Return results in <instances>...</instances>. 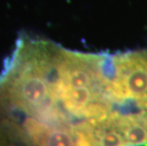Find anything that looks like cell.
<instances>
[{"mask_svg":"<svg viewBox=\"0 0 147 146\" xmlns=\"http://www.w3.org/2000/svg\"><path fill=\"white\" fill-rule=\"evenodd\" d=\"M0 146H33L23 128L10 117L0 120Z\"/></svg>","mask_w":147,"mask_h":146,"instance_id":"1","label":"cell"},{"mask_svg":"<svg viewBox=\"0 0 147 146\" xmlns=\"http://www.w3.org/2000/svg\"><path fill=\"white\" fill-rule=\"evenodd\" d=\"M4 117H6V115H5V113H4V111H3L2 107L0 106V120H2Z\"/></svg>","mask_w":147,"mask_h":146,"instance_id":"2","label":"cell"}]
</instances>
